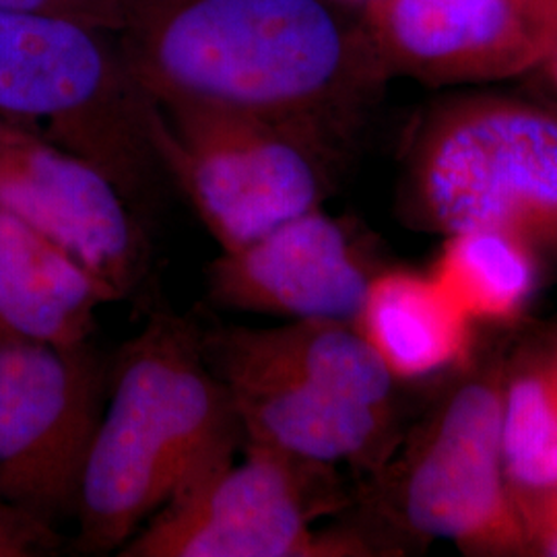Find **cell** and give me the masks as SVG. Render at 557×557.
Returning <instances> with one entry per match:
<instances>
[{"instance_id": "obj_1", "label": "cell", "mask_w": 557, "mask_h": 557, "mask_svg": "<svg viewBox=\"0 0 557 557\" xmlns=\"http://www.w3.org/2000/svg\"><path fill=\"white\" fill-rule=\"evenodd\" d=\"M116 36L156 103L246 112L326 156L388 81L331 0H122Z\"/></svg>"}, {"instance_id": "obj_2", "label": "cell", "mask_w": 557, "mask_h": 557, "mask_svg": "<svg viewBox=\"0 0 557 557\" xmlns=\"http://www.w3.org/2000/svg\"><path fill=\"white\" fill-rule=\"evenodd\" d=\"M244 432L188 320L158 314L120 351L81 471L79 547L122 549L165 504L234 462Z\"/></svg>"}, {"instance_id": "obj_3", "label": "cell", "mask_w": 557, "mask_h": 557, "mask_svg": "<svg viewBox=\"0 0 557 557\" xmlns=\"http://www.w3.org/2000/svg\"><path fill=\"white\" fill-rule=\"evenodd\" d=\"M0 112L44 126V140L89 161L128 205L165 174L160 110L110 32L81 21L0 9Z\"/></svg>"}, {"instance_id": "obj_4", "label": "cell", "mask_w": 557, "mask_h": 557, "mask_svg": "<svg viewBox=\"0 0 557 557\" xmlns=\"http://www.w3.org/2000/svg\"><path fill=\"white\" fill-rule=\"evenodd\" d=\"M405 215L450 236L499 232L557 257V114L531 101L469 98L419 128Z\"/></svg>"}, {"instance_id": "obj_5", "label": "cell", "mask_w": 557, "mask_h": 557, "mask_svg": "<svg viewBox=\"0 0 557 557\" xmlns=\"http://www.w3.org/2000/svg\"><path fill=\"white\" fill-rule=\"evenodd\" d=\"M504 368L492 361L465 380L374 473L397 524L471 556H531L502 457Z\"/></svg>"}, {"instance_id": "obj_6", "label": "cell", "mask_w": 557, "mask_h": 557, "mask_svg": "<svg viewBox=\"0 0 557 557\" xmlns=\"http://www.w3.org/2000/svg\"><path fill=\"white\" fill-rule=\"evenodd\" d=\"M232 462L165 504L131 539L124 557L370 556L354 535L319 533L317 518L341 508L333 465L244 440Z\"/></svg>"}, {"instance_id": "obj_7", "label": "cell", "mask_w": 557, "mask_h": 557, "mask_svg": "<svg viewBox=\"0 0 557 557\" xmlns=\"http://www.w3.org/2000/svg\"><path fill=\"white\" fill-rule=\"evenodd\" d=\"M158 110L163 170L221 250L242 248L324 199L329 156L294 133L215 106L158 103Z\"/></svg>"}, {"instance_id": "obj_8", "label": "cell", "mask_w": 557, "mask_h": 557, "mask_svg": "<svg viewBox=\"0 0 557 557\" xmlns=\"http://www.w3.org/2000/svg\"><path fill=\"white\" fill-rule=\"evenodd\" d=\"M106 370L81 345L0 337V504L52 524L75 515Z\"/></svg>"}, {"instance_id": "obj_9", "label": "cell", "mask_w": 557, "mask_h": 557, "mask_svg": "<svg viewBox=\"0 0 557 557\" xmlns=\"http://www.w3.org/2000/svg\"><path fill=\"white\" fill-rule=\"evenodd\" d=\"M361 27L386 75L453 85L541 69L557 0H363Z\"/></svg>"}, {"instance_id": "obj_10", "label": "cell", "mask_w": 557, "mask_h": 557, "mask_svg": "<svg viewBox=\"0 0 557 557\" xmlns=\"http://www.w3.org/2000/svg\"><path fill=\"white\" fill-rule=\"evenodd\" d=\"M0 205L54 239L116 299L145 269V238L131 205L89 161L25 133L0 128Z\"/></svg>"}, {"instance_id": "obj_11", "label": "cell", "mask_w": 557, "mask_h": 557, "mask_svg": "<svg viewBox=\"0 0 557 557\" xmlns=\"http://www.w3.org/2000/svg\"><path fill=\"white\" fill-rule=\"evenodd\" d=\"M376 271L358 232L317 207L221 250L207 269V292L238 312L354 322Z\"/></svg>"}, {"instance_id": "obj_12", "label": "cell", "mask_w": 557, "mask_h": 557, "mask_svg": "<svg viewBox=\"0 0 557 557\" xmlns=\"http://www.w3.org/2000/svg\"><path fill=\"white\" fill-rule=\"evenodd\" d=\"M220 379L230 388L248 442L322 465L349 462L372 473L397 450L395 407L255 372Z\"/></svg>"}, {"instance_id": "obj_13", "label": "cell", "mask_w": 557, "mask_h": 557, "mask_svg": "<svg viewBox=\"0 0 557 557\" xmlns=\"http://www.w3.org/2000/svg\"><path fill=\"white\" fill-rule=\"evenodd\" d=\"M202 351L218 376L255 372L395 407L397 380L358 326L345 320H289L271 329L200 331Z\"/></svg>"}, {"instance_id": "obj_14", "label": "cell", "mask_w": 557, "mask_h": 557, "mask_svg": "<svg viewBox=\"0 0 557 557\" xmlns=\"http://www.w3.org/2000/svg\"><path fill=\"white\" fill-rule=\"evenodd\" d=\"M110 301L79 260L0 205V337L81 345Z\"/></svg>"}, {"instance_id": "obj_15", "label": "cell", "mask_w": 557, "mask_h": 557, "mask_svg": "<svg viewBox=\"0 0 557 557\" xmlns=\"http://www.w3.org/2000/svg\"><path fill=\"white\" fill-rule=\"evenodd\" d=\"M354 324L397 382L434 376L473 351L475 324L430 273L379 269Z\"/></svg>"}, {"instance_id": "obj_16", "label": "cell", "mask_w": 557, "mask_h": 557, "mask_svg": "<svg viewBox=\"0 0 557 557\" xmlns=\"http://www.w3.org/2000/svg\"><path fill=\"white\" fill-rule=\"evenodd\" d=\"M502 457L517 502L557 490V337L504 368Z\"/></svg>"}, {"instance_id": "obj_17", "label": "cell", "mask_w": 557, "mask_h": 557, "mask_svg": "<svg viewBox=\"0 0 557 557\" xmlns=\"http://www.w3.org/2000/svg\"><path fill=\"white\" fill-rule=\"evenodd\" d=\"M537 257L499 232H458L446 236L428 273L473 324H510L535 294Z\"/></svg>"}, {"instance_id": "obj_18", "label": "cell", "mask_w": 557, "mask_h": 557, "mask_svg": "<svg viewBox=\"0 0 557 557\" xmlns=\"http://www.w3.org/2000/svg\"><path fill=\"white\" fill-rule=\"evenodd\" d=\"M0 9L60 15L110 34L122 25V0H0Z\"/></svg>"}, {"instance_id": "obj_19", "label": "cell", "mask_w": 557, "mask_h": 557, "mask_svg": "<svg viewBox=\"0 0 557 557\" xmlns=\"http://www.w3.org/2000/svg\"><path fill=\"white\" fill-rule=\"evenodd\" d=\"M54 547V529L0 504V557L40 556Z\"/></svg>"}, {"instance_id": "obj_20", "label": "cell", "mask_w": 557, "mask_h": 557, "mask_svg": "<svg viewBox=\"0 0 557 557\" xmlns=\"http://www.w3.org/2000/svg\"><path fill=\"white\" fill-rule=\"evenodd\" d=\"M531 556L557 557V490L518 499Z\"/></svg>"}, {"instance_id": "obj_21", "label": "cell", "mask_w": 557, "mask_h": 557, "mask_svg": "<svg viewBox=\"0 0 557 557\" xmlns=\"http://www.w3.org/2000/svg\"><path fill=\"white\" fill-rule=\"evenodd\" d=\"M541 69L545 71L547 79L552 81V85H554V89L557 91V44L556 48L549 52V57L541 64Z\"/></svg>"}, {"instance_id": "obj_22", "label": "cell", "mask_w": 557, "mask_h": 557, "mask_svg": "<svg viewBox=\"0 0 557 557\" xmlns=\"http://www.w3.org/2000/svg\"><path fill=\"white\" fill-rule=\"evenodd\" d=\"M2 126H4V122H2V120H0V128H2Z\"/></svg>"}]
</instances>
